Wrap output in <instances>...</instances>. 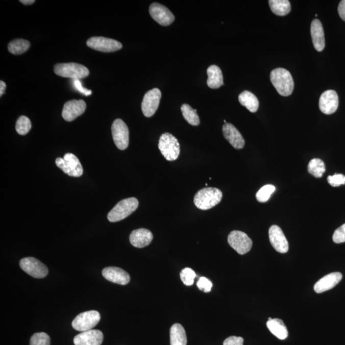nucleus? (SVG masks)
<instances>
[{"label":"nucleus","mask_w":345,"mask_h":345,"mask_svg":"<svg viewBox=\"0 0 345 345\" xmlns=\"http://www.w3.org/2000/svg\"><path fill=\"white\" fill-rule=\"evenodd\" d=\"M270 78L279 94L287 97L292 93L294 82L288 70L283 68H275L270 72Z\"/></svg>","instance_id":"obj_1"},{"label":"nucleus","mask_w":345,"mask_h":345,"mask_svg":"<svg viewBox=\"0 0 345 345\" xmlns=\"http://www.w3.org/2000/svg\"><path fill=\"white\" fill-rule=\"evenodd\" d=\"M222 198V192L219 189L205 187L200 190L195 195L194 203L198 209L207 210L219 204Z\"/></svg>","instance_id":"obj_2"},{"label":"nucleus","mask_w":345,"mask_h":345,"mask_svg":"<svg viewBox=\"0 0 345 345\" xmlns=\"http://www.w3.org/2000/svg\"><path fill=\"white\" fill-rule=\"evenodd\" d=\"M138 205L139 202L136 198L121 200L109 212L108 219L115 223L126 219L138 209Z\"/></svg>","instance_id":"obj_3"},{"label":"nucleus","mask_w":345,"mask_h":345,"mask_svg":"<svg viewBox=\"0 0 345 345\" xmlns=\"http://www.w3.org/2000/svg\"><path fill=\"white\" fill-rule=\"evenodd\" d=\"M159 149L162 156L168 161H176L181 152L180 144L176 137L169 133H164L160 137Z\"/></svg>","instance_id":"obj_4"},{"label":"nucleus","mask_w":345,"mask_h":345,"mask_svg":"<svg viewBox=\"0 0 345 345\" xmlns=\"http://www.w3.org/2000/svg\"><path fill=\"white\" fill-rule=\"evenodd\" d=\"M56 75L72 80H80L89 75L90 71L85 66L76 63H58L55 65Z\"/></svg>","instance_id":"obj_5"},{"label":"nucleus","mask_w":345,"mask_h":345,"mask_svg":"<svg viewBox=\"0 0 345 345\" xmlns=\"http://www.w3.org/2000/svg\"><path fill=\"white\" fill-rule=\"evenodd\" d=\"M55 162L57 166L68 176L80 177L83 174L82 165L75 155L66 154L63 158L58 157Z\"/></svg>","instance_id":"obj_6"},{"label":"nucleus","mask_w":345,"mask_h":345,"mask_svg":"<svg viewBox=\"0 0 345 345\" xmlns=\"http://www.w3.org/2000/svg\"><path fill=\"white\" fill-rule=\"evenodd\" d=\"M101 321L100 313L92 310L83 312L73 319L72 326L76 331L84 332L92 330Z\"/></svg>","instance_id":"obj_7"},{"label":"nucleus","mask_w":345,"mask_h":345,"mask_svg":"<svg viewBox=\"0 0 345 345\" xmlns=\"http://www.w3.org/2000/svg\"><path fill=\"white\" fill-rule=\"evenodd\" d=\"M228 242L231 247L240 255H245L248 253L253 245L252 240L248 235L237 230L233 231L230 233L228 237Z\"/></svg>","instance_id":"obj_8"},{"label":"nucleus","mask_w":345,"mask_h":345,"mask_svg":"<svg viewBox=\"0 0 345 345\" xmlns=\"http://www.w3.org/2000/svg\"><path fill=\"white\" fill-rule=\"evenodd\" d=\"M114 143L118 149L124 151L128 148L129 143L128 127L121 119H116L111 127Z\"/></svg>","instance_id":"obj_9"},{"label":"nucleus","mask_w":345,"mask_h":345,"mask_svg":"<svg viewBox=\"0 0 345 345\" xmlns=\"http://www.w3.org/2000/svg\"><path fill=\"white\" fill-rule=\"evenodd\" d=\"M20 267L24 272L35 278H45L48 274V268L37 259L28 257L21 259Z\"/></svg>","instance_id":"obj_10"},{"label":"nucleus","mask_w":345,"mask_h":345,"mask_svg":"<svg viewBox=\"0 0 345 345\" xmlns=\"http://www.w3.org/2000/svg\"><path fill=\"white\" fill-rule=\"evenodd\" d=\"M86 44L91 49L105 53L116 52L122 48V44L117 40L103 37H91Z\"/></svg>","instance_id":"obj_11"},{"label":"nucleus","mask_w":345,"mask_h":345,"mask_svg":"<svg viewBox=\"0 0 345 345\" xmlns=\"http://www.w3.org/2000/svg\"><path fill=\"white\" fill-rule=\"evenodd\" d=\"M161 96V92L159 88H154L145 93L141 104V110L146 117H151L156 113Z\"/></svg>","instance_id":"obj_12"},{"label":"nucleus","mask_w":345,"mask_h":345,"mask_svg":"<svg viewBox=\"0 0 345 345\" xmlns=\"http://www.w3.org/2000/svg\"><path fill=\"white\" fill-rule=\"evenodd\" d=\"M150 14L155 21L162 26H169L174 21L175 16L167 7L158 3L150 6Z\"/></svg>","instance_id":"obj_13"},{"label":"nucleus","mask_w":345,"mask_h":345,"mask_svg":"<svg viewBox=\"0 0 345 345\" xmlns=\"http://www.w3.org/2000/svg\"><path fill=\"white\" fill-rule=\"evenodd\" d=\"M339 105V98L336 91L329 90L324 92L319 101V110L326 115L336 112Z\"/></svg>","instance_id":"obj_14"},{"label":"nucleus","mask_w":345,"mask_h":345,"mask_svg":"<svg viewBox=\"0 0 345 345\" xmlns=\"http://www.w3.org/2000/svg\"><path fill=\"white\" fill-rule=\"evenodd\" d=\"M268 235L271 244L276 251L280 253L288 252V242L280 227L277 225H273L270 228Z\"/></svg>","instance_id":"obj_15"},{"label":"nucleus","mask_w":345,"mask_h":345,"mask_svg":"<svg viewBox=\"0 0 345 345\" xmlns=\"http://www.w3.org/2000/svg\"><path fill=\"white\" fill-rule=\"evenodd\" d=\"M86 107V103L83 100L68 101L63 106L62 117L67 121L75 120L85 112Z\"/></svg>","instance_id":"obj_16"},{"label":"nucleus","mask_w":345,"mask_h":345,"mask_svg":"<svg viewBox=\"0 0 345 345\" xmlns=\"http://www.w3.org/2000/svg\"><path fill=\"white\" fill-rule=\"evenodd\" d=\"M103 337L102 332L92 329L78 334L73 338V342L75 345H101Z\"/></svg>","instance_id":"obj_17"},{"label":"nucleus","mask_w":345,"mask_h":345,"mask_svg":"<svg viewBox=\"0 0 345 345\" xmlns=\"http://www.w3.org/2000/svg\"><path fill=\"white\" fill-rule=\"evenodd\" d=\"M103 277L111 282L118 284V285H126L130 281L131 278L126 271L120 268L116 267H109L103 270Z\"/></svg>","instance_id":"obj_18"},{"label":"nucleus","mask_w":345,"mask_h":345,"mask_svg":"<svg viewBox=\"0 0 345 345\" xmlns=\"http://www.w3.org/2000/svg\"><path fill=\"white\" fill-rule=\"evenodd\" d=\"M223 133L225 139L232 144L233 148L242 149L244 146V139L238 129L232 124H225L223 126Z\"/></svg>","instance_id":"obj_19"},{"label":"nucleus","mask_w":345,"mask_h":345,"mask_svg":"<svg viewBox=\"0 0 345 345\" xmlns=\"http://www.w3.org/2000/svg\"><path fill=\"white\" fill-rule=\"evenodd\" d=\"M342 278L341 273L337 272L329 274L316 282L314 286V290L318 293L331 290L341 281Z\"/></svg>","instance_id":"obj_20"},{"label":"nucleus","mask_w":345,"mask_h":345,"mask_svg":"<svg viewBox=\"0 0 345 345\" xmlns=\"http://www.w3.org/2000/svg\"><path fill=\"white\" fill-rule=\"evenodd\" d=\"M311 35L314 49L321 52L326 46L323 27L319 20L315 19L311 22Z\"/></svg>","instance_id":"obj_21"},{"label":"nucleus","mask_w":345,"mask_h":345,"mask_svg":"<svg viewBox=\"0 0 345 345\" xmlns=\"http://www.w3.org/2000/svg\"><path fill=\"white\" fill-rule=\"evenodd\" d=\"M153 240V235L151 231L139 228L134 230L131 233L129 240L134 247L137 248H143L149 245Z\"/></svg>","instance_id":"obj_22"},{"label":"nucleus","mask_w":345,"mask_h":345,"mask_svg":"<svg viewBox=\"0 0 345 345\" xmlns=\"http://www.w3.org/2000/svg\"><path fill=\"white\" fill-rule=\"evenodd\" d=\"M207 85L212 89H217L224 85L221 70L217 65H213L207 68Z\"/></svg>","instance_id":"obj_23"},{"label":"nucleus","mask_w":345,"mask_h":345,"mask_svg":"<svg viewBox=\"0 0 345 345\" xmlns=\"http://www.w3.org/2000/svg\"><path fill=\"white\" fill-rule=\"evenodd\" d=\"M238 101L241 105L245 106L251 113H256L259 108V101L258 98L250 91H243L238 96Z\"/></svg>","instance_id":"obj_24"},{"label":"nucleus","mask_w":345,"mask_h":345,"mask_svg":"<svg viewBox=\"0 0 345 345\" xmlns=\"http://www.w3.org/2000/svg\"><path fill=\"white\" fill-rule=\"evenodd\" d=\"M267 326L271 333L275 335L278 339L283 340L288 337L287 328L281 319L275 318L271 319V321H268Z\"/></svg>","instance_id":"obj_25"},{"label":"nucleus","mask_w":345,"mask_h":345,"mask_svg":"<svg viewBox=\"0 0 345 345\" xmlns=\"http://www.w3.org/2000/svg\"><path fill=\"white\" fill-rule=\"evenodd\" d=\"M187 336L184 327L181 324H174L170 329L171 345H186Z\"/></svg>","instance_id":"obj_26"},{"label":"nucleus","mask_w":345,"mask_h":345,"mask_svg":"<svg viewBox=\"0 0 345 345\" xmlns=\"http://www.w3.org/2000/svg\"><path fill=\"white\" fill-rule=\"evenodd\" d=\"M271 11L279 16H285L291 11V5L288 0H269Z\"/></svg>","instance_id":"obj_27"},{"label":"nucleus","mask_w":345,"mask_h":345,"mask_svg":"<svg viewBox=\"0 0 345 345\" xmlns=\"http://www.w3.org/2000/svg\"><path fill=\"white\" fill-rule=\"evenodd\" d=\"M30 46L29 40L18 39L13 40L9 43L8 49L9 52L13 55H21L27 52Z\"/></svg>","instance_id":"obj_28"},{"label":"nucleus","mask_w":345,"mask_h":345,"mask_svg":"<svg viewBox=\"0 0 345 345\" xmlns=\"http://www.w3.org/2000/svg\"><path fill=\"white\" fill-rule=\"evenodd\" d=\"M308 172L316 178H321L326 172V166L322 160L314 158L311 160L308 166Z\"/></svg>","instance_id":"obj_29"},{"label":"nucleus","mask_w":345,"mask_h":345,"mask_svg":"<svg viewBox=\"0 0 345 345\" xmlns=\"http://www.w3.org/2000/svg\"><path fill=\"white\" fill-rule=\"evenodd\" d=\"M181 111L185 120L191 125L193 126H199L200 120L197 114V110H193L191 106L187 104H184L181 106Z\"/></svg>","instance_id":"obj_30"},{"label":"nucleus","mask_w":345,"mask_h":345,"mask_svg":"<svg viewBox=\"0 0 345 345\" xmlns=\"http://www.w3.org/2000/svg\"><path fill=\"white\" fill-rule=\"evenodd\" d=\"M32 128V123L27 116H21L17 120L16 129L20 135L24 136L29 133Z\"/></svg>","instance_id":"obj_31"},{"label":"nucleus","mask_w":345,"mask_h":345,"mask_svg":"<svg viewBox=\"0 0 345 345\" xmlns=\"http://www.w3.org/2000/svg\"><path fill=\"white\" fill-rule=\"evenodd\" d=\"M276 187L273 185H265L258 191L256 194V199L259 202H267L270 199L271 195L275 191Z\"/></svg>","instance_id":"obj_32"},{"label":"nucleus","mask_w":345,"mask_h":345,"mask_svg":"<svg viewBox=\"0 0 345 345\" xmlns=\"http://www.w3.org/2000/svg\"><path fill=\"white\" fill-rule=\"evenodd\" d=\"M30 345H50V337L45 332H38L32 336Z\"/></svg>","instance_id":"obj_33"},{"label":"nucleus","mask_w":345,"mask_h":345,"mask_svg":"<svg viewBox=\"0 0 345 345\" xmlns=\"http://www.w3.org/2000/svg\"><path fill=\"white\" fill-rule=\"evenodd\" d=\"M196 273L190 268H184L181 273V280L186 286L193 285L194 278H196Z\"/></svg>","instance_id":"obj_34"},{"label":"nucleus","mask_w":345,"mask_h":345,"mask_svg":"<svg viewBox=\"0 0 345 345\" xmlns=\"http://www.w3.org/2000/svg\"><path fill=\"white\" fill-rule=\"evenodd\" d=\"M327 181L332 187H339L345 184V176L342 174H335L327 177Z\"/></svg>","instance_id":"obj_35"},{"label":"nucleus","mask_w":345,"mask_h":345,"mask_svg":"<svg viewBox=\"0 0 345 345\" xmlns=\"http://www.w3.org/2000/svg\"><path fill=\"white\" fill-rule=\"evenodd\" d=\"M332 240L336 243L345 242V224L335 230Z\"/></svg>","instance_id":"obj_36"},{"label":"nucleus","mask_w":345,"mask_h":345,"mask_svg":"<svg viewBox=\"0 0 345 345\" xmlns=\"http://www.w3.org/2000/svg\"><path fill=\"white\" fill-rule=\"evenodd\" d=\"M197 286L200 290L204 291L205 293H208L211 291L213 285L211 281L208 280L207 278L202 277L198 281Z\"/></svg>","instance_id":"obj_37"},{"label":"nucleus","mask_w":345,"mask_h":345,"mask_svg":"<svg viewBox=\"0 0 345 345\" xmlns=\"http://www.w3.org/2000/svg\"><path fill=\"white\" fill-rule=\"evenodd\" d=\"M243 339L241 337L230 336L225 340L223 345H243Z\"/></svg>","instance_id":"obj_38"},{"label":"nucleus","mask_w":345,"mask_h":345,"mask_svg":"<svg viewBox=\"0 0 345 345\" xmlns=\"http://www.w3.org/2000/svg\"><path fill=\"white\" fill-rule=\"evenodd\" d=\"M73 86H75L76 89H77L79 92L82 93V94L86 96L92 94V92H91V90L86 89V88H84L83 87L82 84H81V82L80 80H73Z\"/></svg>","instance_id":"obj_39"},{"label":"nucleus","mask_w":345,"mask_h":345,"mask_svg":"<svg viewBox=\"0 0 345 345\" xmlns=\"http://www.w3.org/2000/svg\"><path fill=\"white\" fill-rule=\"evenodd\" d=\"M337 11L341 19L345 21V0L340 2Z\"/></svg>","instance_id":"obj_40"},{"label":"nucleus","mask_w":345,"mask_h":345,"mask_svg":"<svg viewBox=\"0 0 345 345\" xmlns=\"http://www.w3.org/2000/svg\"><path fill=\"white\" fill-rule=\"evenodd\" d=\"M6 88V84L3 81H0V96L4 95Z\"/></svg>","instance_id":"obj_41"},{"label":"nucleus","mask_w":345,"mask_h":345,"mask_svg":"<svg viewBox=\"0 0 345 345\" xmlns=\"http://www.w3.org/2000/svg\"><path fill=\"white\" fill-rule=\"evenodd\" d=\"M19 2L22 4L27 5V6L34 4L35 2V0H21V1Z\"/></svg>","instance_id":"obj_42"},{"label":"nucleus","mask_w":345,"mask_h":345,"mask_svg":"<svg viewBox=\"0 0 345 345\" xmlns=\"http://www.w3.org/2000/svg\"><path fill=\"white\" fill-rule=\"evenodd\" d=\"M273 319V318H270H270H268V321H271V319Z\"/></svg>","instance_id":"obj_43"}]
</instances>
